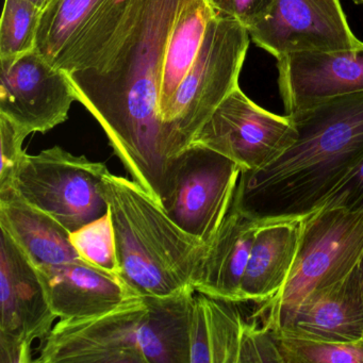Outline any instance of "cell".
I'll list each match as a JSON object with an SVG mask.
<instances>
[{
  "label": "cell",
  "mask_w": 363,
  "mask_h": 363,
  "mask_svg": "<svg viewBox=\"0 0 363 363\" xmlns=\"http://www.w3.org/2000/svg\"><path fill=\"white\" fill-rule=\"evenodd\" d=\"M260 225L261 222L233 203L208 245L201 273L195 282L196 292L242 303V280Z\"/></svg>",
  "instance_id": "obj_16"
},
{
  "label": "cell",
  "mask_w": 363,
  "mask_h": 363,
  "mask_svg": "<svg viewBox=\"0 0 363 363\" xmlns=\"http://www.w3.org/2000/svg\"><path fill=\"white\" fill-rule=\"evenodd\" d=\"M184 0H135L114 35L67 72L131 179L161 205L169 162L159 99L174 22Z\"/></svg>",
  "instance_id": "obj_1"
},
{
  "label": "cell",
  "mask_w": 363,
  "mask_h": 363,
  "mask_svg": "<svg viewBox=\"0 0 363 363\" xmlns=\"http://www.w3.org/2000/svg\"><path fill=\"white\" fill-rule=\"evenodd\" d=\"M69 240L82 260L122 278L109 210L99 220L71 233Z\"/></svg>",
  "instance_id": "obj_24"
},
{
  "label": "cell",
  "mask_w": 363,
  "mask_h": 363,
  "mask_svg": "<svg viewBox=\"0 0 363 363\" xmlns=\"http://www.w3.org/2000/svg\"><path fill=\"white\" fill-rule=\"evenodd\" d=\"M284 363L275 335L257 322H248L240 348L239 363Z\"/></svg>",
  "instance_id": "obj_26"
},
{
  "label": "cell",
  "mask_w": 363,
  "mask_h": 363,
  "mask_svg": "<svg viewBox=\"0 0 363 363\" xmlns=\"http://www.w3.org/2000/svg\"><path fill=\"white\" fill-rule=\"evenodd\" d=\"M0 363H29L31 345L46 339L56 320L37 267L0 228Z\"/></svg>",
  "instance_id": "obj_9"
},
{
  "label": "cell",
  "mask_w": 363,
  "mask_h": 363,
  "mask_svg": "<svg viewBox=\"0 0 363 363\" xmlns=\"http://www.w3.org/2000/svg\"><path fill=\"white\" fill-rule=\"evenodd\" d=\"M37 269L50 307L61 320L103 315L141 297L123 278L86 261Z\"/></svg>",
  "instance_id": "obj_14"
},
{
  "label": "cell",
  "mask_w": 363,
  "mask_h": 363,
  "mask_svg": "<svg viewBox=\"0 0 363 363\" xmlns=\"http://www.w3.org/2000/svg\"><path fill=\"white\" fill-rule=\"evenodd\" d=\"M216 13L238 21L250 30L267 16L274 0H209Z\"/></svg>",
  "instance_id": "obj_28"
},
{
  "label": "cell",
  "mask_w": 363,
  "mask_h": 363,
  "mask_svg": "<svg viewBox=\"0 0 363 363\" xmlns=\"http://www.w3.org/2000/svg\"><path fill=\"white\" fill-rule=\"evenodd\" d=\"M363 254V211L323 209L301 220L294 267L279 294L257 303L254 318L272 333L284 328L310 296L345 278Z\"/></svg>",
  "instance_id": "obj_6"
},
{
  "label": "cell",
  "mask_w": 363,
  "mask_h": 363,
  "mask_svg": "<svg viewBox=\"0 0 363 363\" xmlns=\"http://www.w3.org/2000/svg\"><path fill=\"white\" fill-rule=\"evenodd\" d=\"M290 116L296 137L262 169L242 172L235 205L259 222L309 216L363 157V92Z\"/></svg>",
  "instance_id": "obj_2"
},
{
  "label": "cell",
  "mask_w": 363,
  "mask_h": 363,
  "mask_svg": "<svg viewBox=\"0 0 363 363\" xmlns=\"http://www.w3.org/2000/svg\"><path fill=\"white\" fill-rule=\"evenodd\" d=\"M357 269H358L359 280H360L361 291H362L363 296V254L359 259L358 264H357Z\"/></svg>",
  "instance_id": "obj_29"
},
{
  "label": "cell",
  "mask_w": 363,
  "mask_h": 363,
  "mask_svg": "<svg viewBox=\"0 0 363 363\" xmlns=\"http://www.w3.org/2000/svg\"><path fill=\"white\" fill-rule=\"evenodd\" d=\"M0 114L27 135L67 122L77 94L67 72L37 50L0 60Z\"/></svg>",
  "instance_id": "obj_11"
},
{
  "label": "cell",
  "mask_w": 363,
  "mask_h": 363,
  "mask_svg": "<svg viewBox=\"0 0 363 363\" xmlns=\"http://www.w3.org/2000/svg\"><path fill=\"white\" fill-rule=\"evenodd\" d=\"M194 292L138 297L103 315L60 320L35 362L190 363Z\"/></svg>",
  "instance_id": "obj_3"
},
{
  "label": "cell",
  "mask_w": 363,
  "mask_h": 363,
  "mask_svg": "<svg viewBox=\"0 0 363 363\" xmlns=\"http://www.w3.org/2000/svg\"><path fill=\"white\" fill-rule=\"evenodd\" d=\"M105 0H50L42 11L35 50L52 65Z\"/></svg>",
  "instance_id": "obj_21"
},
{
  "label": "cell",
  "mask_w": 363,
  "mask_h": 363,
  "mask_svg": "<svg viewBox=\"0 0 363 363\" xmlns=\"http://www.w3.org/2000/svg\"><path fill=\"white\" fill-rule=\"evenodd\" d=\"M29 3L35 5V7L39 8L41 11H43L46 7H48V4H50V0H27Z\"/></svg>",
  "instance_id": "obj_30"
},
{
  "label": "cell",
  "mask_w": 363,
  "mask_h": 363,
  "mask_svg": "<svg viewBox=\"0 0 363 363\" xmlns=\"http://www.w3.org/2000/svg\"><path fill=\"white\" fill-rule=\"evenodd\" d=\"M41 14L27 0H5L0 23V60L35 50Z\"/></svg>",
  "instance_id": "obj_23"
},
{
  "label": "cell",
  "mask_w": 363,
  "mask_h": 363,
  "mask_svg": "<svg viewBox=\"0 0 363 363\" xmlns=\"http://www.w3.org/2000/svg\"><path fill=\"white\" fill-rule=\"evenodd\" d=\"M275 333L324 341L362 340L363 296L357 265L345 278L303 301Z\"/></svg>",
  "instance_id": "obj_15"
},
{
  "label": "cell",
  "mask_w": 363,
  "mask_h": 363,
  "mask_svg": "<svg viewBox=\"0 0 363 363\" xmlns=\"http://www.w3.org/2000/svg\"><path fill=\"white\" fill-rule=\"evenodd\" d=\"M26 133L18 128L9 118L0 114V144H1V165H0V189L12 186L14 176L26 152L23 150Z\"/></svg>",
  "instance_id": "obj_25"
},
{
  "label": "cell",
  "mask_w": 363,
  "mask_h": 363,
  "mask_svg": "<svg viewBox=\"0 0 363 363\" xmlns=\"http://www.w3.org/2000/svg\"><path fill=\"white\" fill-rule=\"evenodd\" d=\"M0 228L13 238L37 267L84 261L71 243V233L27 203L13 186L0 189Z\"/></svg>",
  "instance_id": "obj_18"
},
{
  "label": "cell",
  "mask_w": 363,
  "mask_h": 363,
  "mask_svg": "<svg viewBox=\"0 0 363 363\" xmlns=\"http://www.w3.org/2000/svg\"><path fill=\"white\" fill-rule=\"evenodd\" d=\"M101 191L111 214L123 279L141 296L194 290L207 244L178 226L133 179L108 171Z\"/></svg>",
  "instance_id": "obj_4"
},
{
  "label": "cell",
  "mask_w": 363,
  "mask_h": 363,
  "mask_svg": "<svg viewBox=\"0 0 363 363\" xmlns=\"http://www.w3.org/2000/svg\"><path fill=\"white\" fill-rule=\"evenodd\" d=\"M250 43V33L238 21L218 13L212 18L194 65L161 118V141L169 167L239 86Z\"/></svg>",
  "instance_id": "obj_5"
},
{
  "label": "cell",
  "mask_w": 363,
  "mask_h": 363,
  "mask_svg": "<svg viewBox=\"0 0 363 363\" xmlns=\"http://www.w3.org/2000/svg\"><path fill=\"white\" fill-rule=\"evenodd\" d=\"M335 208L350 211H363V157L333 189V192L320 203L315 211Z\"/></svg>",
  "instance_id": "obj_27"
},
{
  "label": "cell",
  "mask_w": 363,
  "mask_h": 363,
  "mask_svg": "<svg viewBox=\"0 0 363 363\" xmlns=\"http://www.w3.org/2000/svg\"><path fill=\"white\" fill-rule=\"evenodd\" d=\"M273 333L284 363H363V339L324 341Z\"/></svg>",
  "instance_id": "obj_22"
},
{
  "label": "cell",
  "mask_w": 363,
  "mask_h": 363,
  "mask_svg": "<svg viewBox=\"0 0 363 363\" xmlns=\"http://www.w3.org/2000/svg\"><path fill=\"white\" fill-rule=\"evenodd\" d=\"M295 137L290 116L263 109L238 86L216 108L190 146L209 148L235 161L242 172H254L279 156Z\"/></svg>",
  "instance_id": "obj_10"
},
{
  "label": "cell",
  "mask_w": 363,
  "mask_h": 363,
  "mask_svg": "<svg viewBox=\"0 0 363 363\" xmlns=\"http://www.w3.org/2000/svg\"><path fill=\"white\" fill-rule=\"evenodd\" d=\"M301 220L261 223L242 280V303H264L281 292L298 252Z\"/></svg>",
  "instance_id": "obj_17"
},
{
  "label": "cell",
  "mask_w": 363,
  "mask_h": 363,
  "mask_svg": "<svg viewBox=\"0 0 363 363\" xmlns=\"http://www.w3.org/2000/svg\"><path fill=\"white\" fill-rule=\"evenodd\" d=\"M241 174L227 157L190 146L169 167L161 206L178 226L209 245L233 205Z\"/></svg>",
  "instance_id": "obj_8"
},
{
  "label": "cell",
  "mask_w": 363,
  "mask_h": 363,
  "mask_svg": "<svg viewBox=\"0 0 363 363\" xmlns=\"http://www.w3.org/2000/svg\"><path fill=\"white\" fill-rule=\"evenodd\" d=\"M258 48L276 60L295 52L362 48L340 0H274L269 13L248 30Z\"/></svg>",
  "instance_id": "obj_12"
},
{
  "label": "cell",
  "mask_w": 363,
  "mask_h": 363,
  "mask_svg": "<svg viewBox=\"0 0 363 363\" xmlns=\"http://www.w3.org/2000/svg\"><path fill=\"white\" fill-rule=\"evenodd\" d=\"M107 172L104 163L54 146L38 155L26 152L12 186L27 203L74 233L108 211L101 191Z\"/></svg>",
  "instance_id": "obj_7"
},
{
  "label": "cell",
  "mask_w": 363,
  "mask_h": 363,
  "mask_svg": "<svg viewBox=\"0 0 363 363\" xmlns=\"http://www.w3.org/2000/svg\"><path fill=\"white\" fill-rule=\"evenodd\" d=\"M216 11L209 0H184L174 22L163 65L159 120L164 116L179 84L194 65L206 31Z\"/></svg>",
  "instance_id": "obj_20"
},
{
  "label": "cell",
  "mask_w": 363,
  "mask_h": 363,
  "mask_svg": "<svg viewBox=\"0 0 363 363\" xmlns=\"http://www.w3.org/2000/svg\"><path fill=\"white\" fill-rule=\"evenodd\" d=\"M357 5L363 6V0H354Z\"/></svg>",
  "instance_id": "obj_31"
},
{
  "label": "cell",
  "mask_w": 363,
  "mask_h": 363,
  "mask_svg": "<svg viewBox=\"0 0 363 363\" xmlns=\"http://www.w3.org/2000/svg\"><path fill=\"white\" fill-rule=\"evenodd\" d=\"M238 303L195 291L190 310V363H239L248 322Z\"/></svg>",
  "instance_id": "obj_19"
},
{
  "label": "cell",
  "mask_w": 363,
  "mask_h": 363,
  "mask_svg": "<svg viewBox=\"0 0 363 363\" xmlns=\"http://www.w3.org/2000/svg\"><path fill=\"white\" fill-rule=\"evenodd\" d=\"M286 114L331 97L363 92V46L337 52H295L277 60Z\"/></svg>",
  "instance_id": "obj_13"
}]
</instances>
